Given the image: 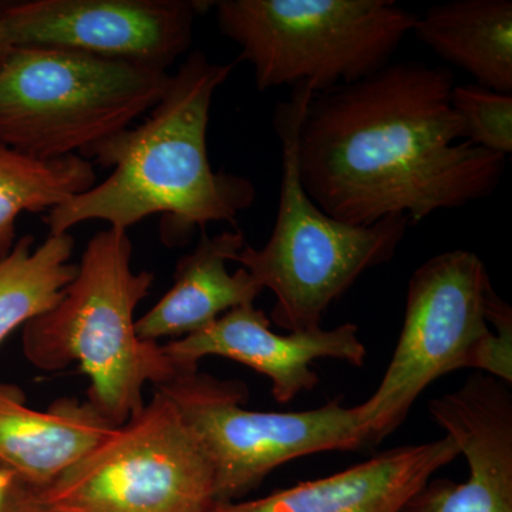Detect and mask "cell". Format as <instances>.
I'll use <instances>...</instances> for the list:
<instances>
[{
    "label": "cell",
    "instance_id": "6da1fadb",
    "mask_svg": "<svg viewBox=\"0 0 512 512\" xmlns=\"http://www.w3.org/2000/svg\"><path fill=\"white\" fill-rule=\"evenodd\" d=\"M454 86L447 67L392 62L313 94L296 150L312 201L346 224L403 215L414 225L490 197L507 157L466 141Z\"/></svg>",
    "mask_w": 512,
    "mask_h": 512
},
{
    "label": "cell",
    "instance_id": "7a4b0ae2",
    "mask_svg": "<svg viewBox=\"0 0 512 512\" xmlns=\"http://www.w3.org/2000/svg\"><path fill=\"white\" fill-rule=\"evenodd\" d=\"M234 69L235 62L191 53L143 124L84 154L113 173L47 212L49 235L67 234L93 220L127 231L150 215L163 214L165 244L175 245L210 222L234 224L239 212L254 204V184L212 170L207 147L212 100Z\"/></svg>",
    "mask_w": 512,
    "mask_h": 512
},
{
    "label": "cell",
    "instance_id": "3957f363",
    "mask_svg": "<svg viewBox=\"0 0 512 512\" xmlns=\"http://www.w3.org/2000/svg\"><path fill=\"white\" fill-rule=\"evenodd\" d=\"M131 259L127 231L109 227L94 235L63 298L22 333L23 353L37 369L57 372L79 363L90 380L87 402L113 427L143 410L147 384L161 386L192 370L178 366L158 342L138 338L134 313L154 275L134 272Z\"/></svg>",
    "mask_w": 512,
    "mask_h": 512
},
{
    "label": "cell",
    "instance_id": "277c9868",
    "mask_svg": "<svg viewBox=\"0 0 512 512\" xmlns=\"http://www.w3.org/2000/svg\"><path fill=\"white\" fill-rule=\"evenodd\" d=\"M473 369L512 383V312L495 293L484 262L454 249L414 271L402 332L376 392L359 404L369 446L406 421L434 380Z\"/></svg>",
    "mask_w": 512,
    "mask_h": 512
},
{
    "label": "cell",
    "instance_id": "5b68a950",
    "mask_svg": "<svg viewBox=\"0 0 512 512\" xmlns=\"http://www.w3.org/2000/svg\"><path fill=\"white\" fill-rule=\"evenodd\" d=\"M313 93L293 87L276 107L282 174L278 214L262 248L247 245L234 262L247 269L262 291L275 296L271 319L288 332L316 329L333 302L369 269L393 259L410 220L389 217L373 225H352L325 214L303 188L298 170L299 128Z\"/></svg>",
    "mask_w": 512,
    "mask_h": 512
},
{
    "label": "cell",
    "instance_id": "8992f818",
    "mask_svg": "<svg viewBox=\"0 0 512 512\" xmlns=\"http://www.w3.org/2000/svg\"><path fill=\"white\" fill-rule=\"evenodd\" d=\"M218 29L241 49L256 89L325 93L392 63L417 16L393 0H220Z\"/></svg>",
    "mask_w": 512,
    "mask_h": 512
},
{
    "label": "cell",
    "instance_id": "52a82bcc",
    "mask_svg": "<svg viewBox=\"0 0 512 512\" xmlns=\"http://www.w3.org/2000/svg\"><path fill=\"white\" fill-rule=\"evenodd\" d=\"M168 80L74 50L13 47L0 63V143L40 160L84 157L153 109Z\"/></svg>",
    "mask_w": 512,
    "mask_h": 512
},
{
    "label": "cell",
    "instance_id": "ba28073f",
    "mask_svg": "<svg viewBox=\"0 0 512 512\" xmlns=\"http://www.w3.org/2000/svg\"><path fill=\"white\" fill-rule=\"evenodd\" d=\"M35 491L47 512H207L214 468L177 407L156 390L136 417Z\"/></svg>",
    "mask_w": 512,
    "mask_h": 512
},
{
    "label": "cell",
    "instance_id": "9c48e42d",
    "mask_svg": "<svg viewBox=\"0 0 512 512\" xmlns=\"http://www.w3.org/2000/svg\"><path fill=\"white\" fill-rule=\"evenodd\" d=\"M197 434L214 468L215 501H237L296 458L369 446L359 404L342 397L306 412H255L244 382L187 370L157 386Z\"/></svg>",
    "mask_w": 512,
    "mask_h": 512
},
{
    "label": "cell",
    "instance_id": "30bf717a",
    "mask_svg": "<svg viewBox=\"0 0 512 512\" xmlns=\"http://www.w3.org/2000/svg\"><path fill=\"white\" fill-rule=\"evenodd\" d=\"M198 0H33L0 10L13 47L74 50L167 72L190 49Z\"/></svg>",
    "mask_w": 512,
    "mask_h": 512
},
{
    "label": "cell",
    "instance_id": "8fae6325",
    "mask_svg": "<svg viewBox=\"0 0 512 512\" xmlns=\"http://www.w3.org/2000/svg\"><path fill=\"white\" fill-rule=\"evenodd\" d=\"M510 384L474 372L456 392L431 400V419L467 460L468 478L430 480L406 512H512Z\"/></svg>",
    "mask_w": 512,
    "mask_h": 512
},
{
    "label": "cell",
    "instance_id": "7c38bea8",
    "mask_svg": "<svg viewBox=\"0 0 512 512\" xmlns=\"http://www.w3.org/2000/svg\"><path fill=\"white\" fill-rule=\"evenodd\" d=\"M164 350L184 369H197L207 356L251 367L271 380L272 396L278 403L292 402L298 394L318 386L319 377L312 369L316 360L335 359L360 367L366 359V346L353 323L279 335L254 303L224 313L192 335L171 340Z\"/></svg>",
    "mask_w": 512,
    "mask_h": 512
},
{
    "label": "cell",
    "instance_id": "4fadbf2b",
    "mask_svg": "<svg viewBox=\"0 0 512 512\" xmlns=\"http://www.w3.org/2000/svg\"><path fill=\"white\" fill-rule=\"evenodd\" d=\"M460 456L453 439L413 444L329 477L305 481L251 501H214L207 512H406L434 474Z\"/></svg>",
    "mask_w": 512,
    "mask_h": 512
},
{
    "label": "cell",
    "instance_id": "5bb4252c",
    "mask_svg": "<svg viewBox=\"0 0 512 512\" xmlns=\"http://www.w3.org/2000/svg\"><path fill=\"white\" fill-rule=\"evenodd\" d=\"M116 429L89 402L62 397L35 410L20 387L0 382V467L35 490L52 484Z\"/></svg>",
    "mask_w": 512,
    "mask_h": 512
},
{
    "label": "cell",
    "instance_id": "9a60e30c",
    "mask_svg": "<svg viewBox=\"0 0 512 512\" xmlns=\"http://www.w3.org/2000/svg\"><path fill=\"white\" fill-rule=\"evenodd\" d=\"M247 245L241 231H225L215 237L202 234L194 251L178 261L170 291L136 320L138 338L146 342L185 338L224 313L255 303L262 288L247 269L239 268L234 274L228 271L229 262Z\"/></svg>",
    "mask_w": 512,
    "mask_h": 512
},
{
    "label": "cell",
    "instance_id": "2e32d148",
    "mask_svg": "<svg viewBox=\"0 0 512 512\" xmlns=\"http://www.w3.org/2000/svg\"><path fill=\"white\" fill-rule=\"evenodd\" d=\"M416 33L444 62L493 92L512 93L511 0H456L417 16Z\"/></svg>",
    "mask_w": 512,
    "mask_h": 512
},
{
    "label": "cell",
    "instance_id": "e0dca14e",
    "mask_svg": "<svg viewBox=\"0 0 512 512\" xmlns=\"http://www.w3.org/2000/svg\"><path fill=\"white\" fill-rule=\"evenodd\" d=\"M35 238L25 235L0 259V343L19 326L55 308L77 275L70 264L74 238L49 235L33 249Z\"/></svg>",
    "mask_w": 512,
    "mask_h": 512
},
{
    "label": "cell",
    "instance_id": "ac0fdd59",
    "mask_svg": "<svg viewBox=\"0 0 512 512\" xmlns=\"http://www.w3.org/2000/svg\"><path fill=\"white\" fill-rule=\"evenodd\" d=\"M96 184L94 164L86 158L40 160L0 143V259L16 244L22 212H49Z\"/></svg>",
    "mask_w": 512,
    "mask_h": 512
},
{
    "label": "cell",
    "instance_id": "d6986e66",
    "mask_svg": "<svg viewBox=\"0 0 512 512\" xmlns=\"http://www.w3.org/2000/svg\"><path fill=\"white\" fill-rule=\"evenodd\" d=\"M451 103L463 120L466 141L491 153H512V94L478 84L454 86Z\"/></svg>",
    "mask_w": 512,
    "mask_h": 512
},
{
    "label": "cell",
    "instance_id": "ffe728a7",
    "mask_svg": "<svg viewBox=\"0 0 512 512\" xmlns=\"http://www.w3.org/2000/svg\"><path fill=\"white\" fill-rule=\"evenodd\" d=\"M0 512H47L36 491L0 467Z\"/></svg>",
    "mask_w": 512,
    "mask_h": 512
},
{
    "label": "cell",
    "instance_id": "44dd1931",
    "mask_svg": "<svg viewBox=\"0 0 512 512\" xmlns=\"http://www.w3.org/2000/svg\"><path fill=\"white\" fill-rule=\"evenodd\" d=\"M13 45L10 42L8 33L3 28L2 22H0V63L8 57L9 53L12 52Z\"/></svg>",
    "mask_w": 512,
    "mask_h": 512
}]
</instances>
